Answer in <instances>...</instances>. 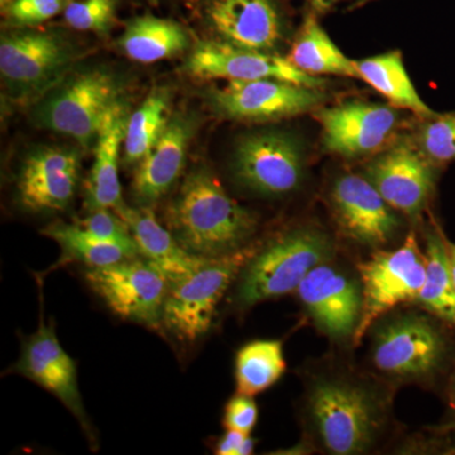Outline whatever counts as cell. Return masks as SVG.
<instances>
[{"mask_svg":"<svg viewBox=\"0 0 455 455\" xmlns=\"http://www.w3.org/2000/svg\"><path fill=\"white\" fill-rule=\"evenodd\" d=\"M256 250L245 247L226 256L205 259L187 276L170 281L163 324L180 339L196 341L211 331L218 305Z\"/></svg>","mask_w":455,"mask_h":455,"instance_id":"5b68a950","label":"cell"},{"mask_svg":"<svg viewBox=\"0 0 455 455\" xmlns=\"http://www.w3.org/2000/svg\"><path fill=\"white\" fill-rule=\"evenodd\" d=\"M164 223L188 252L215 259L245 248L256 217L228 196L211 170L191 171L164 214Z\"/></svg>","mask_w":455,"mask_h":455,"instance_id":"6da1fadb","label":"cell"},{"mask_svg":"<svg viewBox=\"0 0 455 455\" xmlns=\"http://www.w3.org/2000/svg\"><path fill=\"white\" fill-rule=\"evenodd\" d=\"M449 262H451V276L455 284V244L448 241Z\"/></svg>","mask_w":455,"mask_h":455,"instance_id":"8d00e7d4","label":"cell"},{"mask_svg":"<svg viewBox=\"0 0 455 455\" xmlns=\"http://www.w3.org/2000/svg\"><path fill=\"white\" fill-rule=\"evenodd\" d=\"M449 429L455 431V421L451 425V427H449Z\"/></svg>","mask_w":455,"mask_h":455,"instance_id":"60d3db41","label":"cell"},{"mask_svg":"<svg viewBox=\"0 0 455 455\" xmlns=\"http://www.w3.org/2000/svg\"><path fill=\"white\" fill-rule=\"evenodd\" d=\"M364 176L395 211L416 220L429 203L436 182L433 161L419 147L398 143L376 156Z\"/></svg>","mask_w":455,"mask_h":455,"instance_id":"9a60e30c","label":"cell"},{"mask_svg":"<svg viewBox=\"0 0 455 455\" xmlns=\"http://www.w3.org/2000/svg\"><path fill=\"white\" fill-rule=\"evenodd\" d=\"M85 278L116 316L152 328L163 324L170 280L151 260L139 256L89 268Z\"/></svg>","mask_w":455,"mask_h":455,"instance_id":"ba28073f","label":"cell"},{"mask_svg":"<svg viewBox=\"0 0 455 455\" xmlns=\"http://www.w3.org/2000/svg\"><path fill=\"white\" fill-rule=\"evenodd\" d=\"M299 70L311 75H337L358 77L355 61L348 59L329 37L320 25L315 12L311 11L302 20L300 29L286 57Z\"/></svg>","mask_w":455,"mask_h":455,"instance_id":"603a6c76","label":"cell"},{"mask_svg":"<svg viewBox=\"0 0 455 455\" xmlns=\"http://www.w3.org/2000/svg\"><path fill=\"white\" fill-rule=\"evenodd\" d=\"M331 200L341 230L358 243H388L403 226L398 212L364 175L339 176L331 187Z\"/></svg>","mask_w":455,"mask_h":455,"instance_id":"2e32d148","label":"cell"},{"mask_svg":"<svg viewBox=\"0 0 455 455\" xmlns=\"http://www.w3.org/2000/svg\"><path fill=\"white\" fill-rule=\"evenodd\" d=\"M116 212L130 228L140 256L163 269L170 281L187 276L205 259L188 252L148 206L131 208L124 203Z\"/></svg>","mask_w":455,"mask_h":455,"instance_id":"7402d4cb","label":"cell"},{"mask_svg":"<svg viewBox=\"0 0 455 455\" xmlns=\"http://www.w3.org/2000/svg\"><path fill=\"white\" fill-rule=\"evenodd\" d=\"M40 298V324L36 333L23 340L20 359L12 371L37 383L61 401L84 431L92 436V427L79 390L76 363L60 343L55 326L47 324L44 320L42 295Z\"/></svg>","mask_w":455,"mask_h":455,"instance_id":"4fadbf2b","label":"cell"},{"mask_svg":"<svg viewBox=\"0 0 455 455\" xmlns=\"http://www.w3.org/2000/svg\"><path fill=\"white\" fill-rule=\"evenodd\" d=\"M254 439L251 434L241 431L227 430L218 440L215 453L220 455H248L252 454Z\"/></svg>","mask_w":455,"mask_h":455,"instance_id":"e575fe53","label":"cell"},{"mask_svg":"<svg viewBox=\"0 0 455 455\" xmlns=\"http://www.w3.org/2000/svg\"><path fill=\"white\" fill-rule=\"evenodd\" d=\"M418 142L420 151L434 164L455 161V113L427 119Z\"/></svg>","mask_w":455,"mask_h":455,"instance_id":"f546056e","label":"cell"},{"mask_svg":"<svg viewBox=\"0 0 455 455\" xmlns=\"http://www.w3.org/2000/svg\"><path fill=\"white\" fill-rule=\"evenodd\" d=\"M59 243L64 252V259L76 260L88 268L104 267L133 256L121 245L99 239L90 235L79 224L55 223L44 230Z\"/></svg>","mask_w":455,"mask_h":455,"instance_id":"83f0119b","label":"cell"},{"mask_svg":"<svg viewBox=\"0 0 455 455\" xmlns=\"http://www.w3.org/2000/svg\"><path fill=\"white\" fill-rule=\"evenodd\" d=\"M232 173L241 187L259 196H289L304 180V151L300 142L284 132L251 133L235 147Z\"/></svg>","mask_w":455,"mask_h":455,"instance_id":"9c48e42d","label":"cell"},{"mask_svg":"<svg viewBox=\"0 0 455 455\" xmlns=\"http://www.w3.org/2000/svg\"><path fill=\"white\" fill-rule=\"evenodd\" d=\"M307 2L309 3L311 11L315 12V13H326L343 0H307Z\"/></svg>","mask_w":455,"mask_h":455,"instance_id":"d590c367","label":"cell"},{"mask_svg":"<svg viewBox=\"0 0 455 455\" xmlns=\"http://www.w3.org/2000/svg\"><path fill=\"white\" fill-rule=\"evenodd\" d=\"M427 277L418 302L425 311L455 328V284L449 262L448 241L439 229L425 236Z\"/></svg>","mask_w":455,"mask_h":455,"instance_id":"484cf974","label":"cell"},{"mask_svg":"<svg viewBox=\"0 0 455 455\" xmlns=\"http://www.w3.org/2000/svg\"><path fill=\"white\" fill-rule=\"evenodd\" d=\"M127 112L121 103L108 114L99 130L95 161L86 182L85 208L89 212L122 206V187L119 181V151L124 142L128 124Z\"/></svg>","mask_w":455,"mask_h":455,"instance_id":"44dd1931","label":"cell"},{"mask_svg":"<svg viewBox=\"0 0 455 455\" xmlns=\"http://www.w3.org/2000/svg\"><path fill=\"white\" fill-rule=\"evenodd\" d=\"M333 239L315 227L293 228L269 241L248 260L239 275L235 300L242 307L295 291L322 263L331 262Z\"/></svg>","mask_w":455,"mask_h":455,"instance_id":"3957f363","label":"cell"},{"mask_svg":"<svg viewBox=\"0 0 455 455\" xmlns=\"http://www.w3.org/2000/svg\"><path fill=\"white\" fill-rule=\"evenodd\" d=\"M121 90L112 74L88 70L62 77L36 104L35 123L71 137L84 147L97 140L108 114L119 104Z\"/></svg>","mask_w":455,"mask_h":455,"instance_id":"277c9868","label":"cell"},{"mask_svg":"<svg viewBox=\"0 0 455 455\" xmlns=\"http://www.w3.org/2000/svg\"><path fill=\"white\" fill-rule=\"evenodd\" d=\"M363 310L355 331V344L382 316L398 305L416 301L427 277V259L414 233L392 251H379L359 265Z\"/></svg>","mask_w":455,"mask_h":455,"instance_id":"52a82bcc","label":"cell"},{"mask_svg":"<svg viewBox=\"0 0 455 455\" xmlns=\"http://www.w3.org/2000/svg\"><path fill=\"white\" fill-rule=\"evenodd\" d=\"M284 371L286 361L280 340L251 341L236 353V392L256 396L272 387Z\"/></svg>","mask_w":455,"mask_h":455,"instance_id":"4316f807","label":"cell"},{"mask_svg":"<svg viewBox=\"0 0 455 455\" xmlns=\"http://www.w3.org/2000/svg\"><path fill=\"white\" fill-rule=\"evenodd\" d=\"M374 325L372 362L379 372L398 382H423L442 371L448 341L435 320L403 313Z\"/></svg>","mask_w":455,"mask_h":455,"instance_id":"8992f818","label":"cell"},{"mask_svg":"<svg viewBox=\"0 0 455 455\" xmlns=\"http://www.w3.org/2000/svg\"><path fill=\"white\" fill-rule=\"evenodd\" d=\"M355 68L358 79L372 86L376 92L387 99L392 106L410 110L423 119L438 116L419 95L407 74L400 51H390L381 55L367 57L361 61H355Z\"/></svg>","mask_w":455,"mask_h":455,"instance_id":"cb8c5ba5","label":"cell"},{"mask_svg":"<svg viewBox=\"0 0 455 455\" xmlns=\"http://www.w3.org/2000/svg\"><path fill=\"white\" fill-rule=\"evenodd\" d=\"M193 123L173 116L160 139L140 163L132 182V194L140 206L158 202L172 188L184 169Z\"/></svg>","mask_w":455,"mask_h":455,"instance_id":"ffe728a7","label":"cell"},{"mask_svg":"<svg viewBox=\"0 0 455 455\" xmlns=\"http://www.w3.org/2000/svg\"><path fill=\"white\" fill-rule=\"evenodd\" d=\"M212 99L228 118L267 122L311 112L320 106L324 95L320 89L278 80H233L215 89Z\"/></svg>","mask_w":455,"mask_h":455,"instance_id":"7c38bea8","label":"cell"},{"mask_svg":"<svg viewBox=\"0 0 455 455\" xmlns=\"http://www.w3.org/2000/svg\"><path fill=\"white\" fill-rule=\"evenodd\" d=\"M77 224L99 239L121 245L132 256H140L130 228L113 209H98V211L90 212L89 217Z\"/></svg>","mask_w":455,"mask_h":455,"instance_id":"1f68e13d","label":"cell"},{"mask_svg":"<svg viewBox=\"0 0 455 455\" xmlns=\"http://www.w3.org/2000/svg\"><path fill=\"white\" fill-rule=\"evenodd\" d=\"M64 0H13L7 7L9 20L18 26H35L57 16Z\"/></svg>","mask_w":455,"mask_h":455,"instance_id":"d6a6232c","label":"cell"},{"mask_svg":"<svg viewBox=\"0 0 455 455\" xmlns=\"http://www.w3.org/2000/svg\"><path fill=\"white\" fill-rule=\"evenodd\" d=\"M451 403H453V405H455V373L453 376V379H451Z\"/></svg>","mask_w":455,"mask_h":455,"instance_id":"74e56055","label":"cell"},{"mask_svg":"<svg viewBox=\"0 0 455 455\" xmlns=\"http://www.w3.org/2000/svg\"><path fill=\"white\" fill-rule=\"evenodd\" d=\"M79 176L80 158L73 149L35 152L27 157L18 176L20 205L33 212L66 211L74 200Z\"/></svg>","mask_w":455,"mask_h":455,"instance_id":"ac0fdd59","label":"cell"},{"mask_svg":"<svg viewBox=\"0 0 455 455\" xmlns=\"http://www.w3.org/2000/svg\"><path fill=\"white\" fill-rule=\"evenodd\" d=\"M296 291L323 334L334 340L355 338L363 310L361 283L325 262L314 268Z\"/></svg>","mask_w":455,"mask_h":455,"instance_id":"5bb4252c","label":"cell"},{"mask_svg":"<svg viewBox=\"0 0 455 455\" xmlns=\"http://www.w3.org/2000/svg\"><path fill=\"white\" fill-rule=\"evenodd\" d=\"M317 118L326 151L346 158L362 157L381 148L398 119L390 107L359 100L325 108Z\"/></svg>","mask_w":455,"mask_h":455,"instance_id":"e0dca14e","label":"cell"},{"mask_svg":"<svg viewBox=\"0 0 455 455\" xmlns=\"http://www.w3.org/2000/svg\"><path fill=\"white\" fill-rule=\"evenodd\" d=\"M205 17L220 41L241 49L269 52L283 40L276 0H208Z\"/></svg>","mask_w":455,"mask_h":455,"instance_id":"d6986e66","label":"cell"},{"mask_svg":"<svg viewBox=\"0 0 455 455\" xmlns=\"http://www.w3.org/2000/svg\"><path fill=\"white\" fill-rule=\"evenodd\" d=\"M367 2H372V0H361V2L358 3V5L363 4V3Z\"/></svg>","mask_w":455,"mask_h":455,"instance_id":"ab89813d","label":"cell"},{"mask_svg":"<svg viewBox=\"0 0 455 455\" xmlns=\"http://www.w3.org/2000/svg\"><path fill=\"white\" fill-rule=\"evenodd\" d=\"M311 433L326 453L363 454L376 444L386 423V405L373 388L346 377H320L307 397Z\"/></svg>","mask_w":455,"mask_h":455,"instance_id":"7a4b0ae2","label":"cell"},{"mask_svg":"<svg viewBox=\"0 0 455 455\" xmlns=\"http://www.w3.org/2000/svg\"><path fill=\"white\" fill-rule=\"evenodd\" d=\"M73 55L68 42L53 33H7L0 41V74L13 98L29 100L64 77Z\"/></svg>","mask_w":455,"mask_h":455,"instance_id":"30bf717a","label":"cell"},{"mask_svg":"<svg viewBox=\"0 0 455 455\" xmlns=\"http://www.w3.org/2000/svg\"><path fill=\"white\" fill-rule=\"evenodd\" d=\"M169 121V98L166 92H152L128 119L123 142L124 163H140L154 148Z\"/></svg>","mask_w":455,"mask_h":455,"instance_id":"f1b7e54d","label":"cell"},{"mask_svg":"<svg viewBox=\"0 0 455 455\" xmlns=\"http://www.w3.org/2000/svg\"><path fill=\"white\" fill-rule=\"evenodd\" d=\"M114 0H75L66 7L68 26L77 31L107 32L113 25Z\"/></svg>","mask_w":455,"mask_h":455,"instance_id":"4dcf8cb0","label":"cell"},{"mask_svg":"<svg viewBox=\"0 0 455 455\" xmlns=\"http://www.w3.org/2000/svg\"><path fill=\"white\" fill-rule=\"evenodd\" d=\"M187 68L197 79L278 80L320 89L326 80L299 70L286 59L268 52L245 50L223 41H204L188 57Z\"/></svg>","mask_w":455,"mask_h":455,"instance_id":"8fae6325","label":"cell"},{"mask_svg":"<svg viewBox=\"0 0 455 455\" xmlns=\"http://www.w3.org/2000/svg\"><path fill=\"white\" fill-rule=\"evenodd\" d=\"M187 32L173 20L152 16L134 18L119 40L123 52L140 64H154L184 52Z\"/></svg>","mask_w":455,"mask_h":455,"instance_id":"d4e9b609","label":"cell"},{"mask_svg":"<svg viewBox=\"0 0 455 455\" xmlns=\"http://www.w3.org/2000/svg\"><path fill=\"white\" fill-rule=\"evenodd\" d=\"M12 2H13V0H0V5L4 9V7L7 8Z\"/></svg>","mask_w":455,"mask_h":455,"instance_id":"f35d334b","label":"cell"},{"mask_svg":"<svg viewBox=\"0 0 455 455\" xmlns=\"http://www.w3.org/2000/svg\"><path fill=\"white\" fill-rule=\"evenodd\" d=\"M259 420V407L253 396L238 394L228 401L224 409L223 425L227 430L251 434Z\"/></svg>","mask_w":455,"mask_h":455,"instance_id":"836d02e7","label":"cell"}]
</instances>
